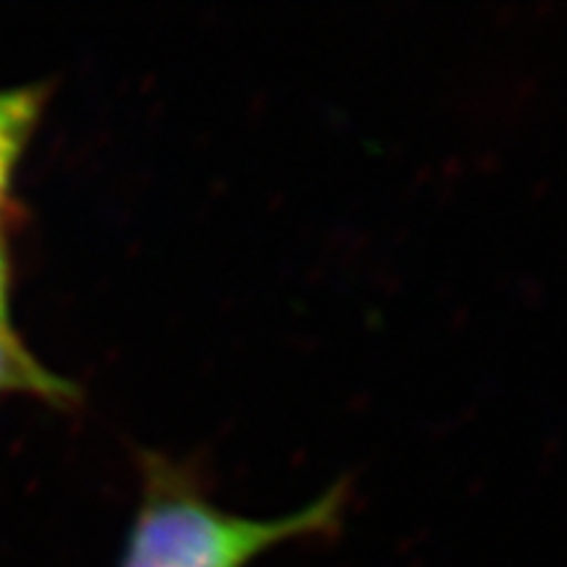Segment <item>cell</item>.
Returning <instances> with one entry per match:
<instances>
[{
	"label": "cell",
	"instance_id": "3957f363",
	"mask_svg": "<svg viewBox=\"0 0 567 567\" xmlns=\"http://www.w3.org/2000/svg\"><path fill=\"white\" fill-rule=\"evenodd\" d=\"M45 97L43 85L0 91V213L8 206L14 171L41 118Z\"/></svg>",
	"mask_w": 567,
	"mask_h": 567
},
{
	"label": "cell",
	"instance_id": "7a4b0ae2",
	"mask_svg": "<svg viewBox=\"0 0 567 567\" xmlns=\"http://www.w3.org/2000/svg\"><path fill=\"white\" fill-rule=\"evenodd\" d=\"M0 395H29L64 406L79 400V388L39 362L10 327H0Z\"/></svg>",
	"mask_w": 567,
	"mask_h": 567
},
{
	"label": "cell",
	"instance_id": "6da1fadb",
	"mask_svg": "<svg viewBox=\"0 0 567 567\" xmlns=\"http://www.w3.org/2000/svg\"><path fill=\"white\" fill-rule=\"evenodd\" d=\"M140 504L118 567H248L275 546L319 539L341 527L348 483L279 518H246L210 499L183 461L137 450Z\"/></svg>",
	"mask_w": 567,
	"mask_h": 567
},
{
	"label": "cell",
	"instance_id": "277c9868",
	"mask_svg": "<svg viewBox=\"0 0 567 567\" xmlns=\"http://www.w3.org/2000/svg\"><path fill=\"white\" fill-rule=\"evenodd\" d=\"M8 293H10V254H8V241H6L3 229H0V327H8Z\"/></svg>",
	"mask_w": 567,
	"mask_h": 567
}]
</instances>
